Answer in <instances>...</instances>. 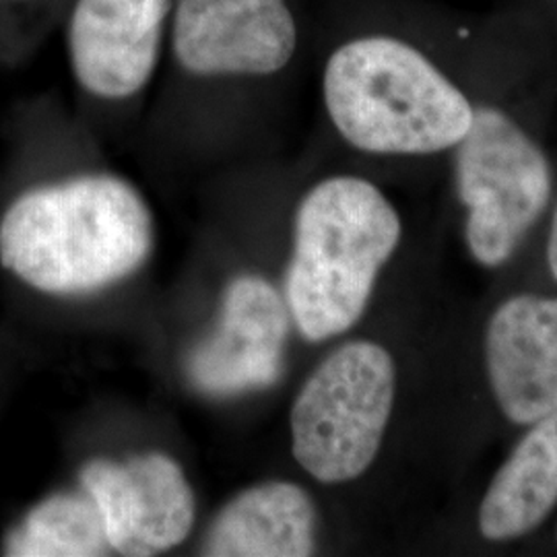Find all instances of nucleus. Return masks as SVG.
I'll use <instances>...</instances> for the list:
<instances>
[{"label":"nucleus","mask_w":557,"mask_h":557,"mask_svg":"<svg viewBox=\"0 0 557 557\" xmlns=\"http://www.w3.org/2000/svg\"><path fill=\"white\" fill-rule=\"evenodd\" d=\"M485 366L506 418L531 425L557 409V298L520 294L487 322Z\"/></svg>","instance_id":"10"},{"label":"nucleus","mask_w":557,"mask_h":557,"mask_svg":"<svg viewBox=\"0 0 557 557\" xmlns=\"http://www.w3.org/2000/svg\"><path fill=\"white\" fill-rule=\"evenodd\" d=\"M81 485L98 506L110 549L120 556H158L193 531V487L178 462L161 453L122 462L96 458L83 467Z\"/></svg>","instance_id":"7"},{"label":"nucleus","mask_w":557,"mask_h":557,"mask_svg":"<svg viewBox=\"0 0 557 557\" xmlns=\"http://www.w3.org/2000/svg\"><path fill=\"white\" fill-rule=\"evenodd\" d=\"M289 308L259 275L236 277L223 292L215 331L190 351L186 372L209 397H234L277 384L285 366Z\"/></svg>","instance_id":"8"},{"label":"nucleus","mask_w":557,"mask_h":557,"mask_svg":"<svg viewBox=\"0 0 557 557\" xmlns=\"http://www.w3.org/2000/svg\"><path fill=\"white\" fill-rule=\"evenodd\" d=\"M172 52L200 79L271 77L298 50L289 0H174Z\"/></svg>","instance_id":"6"},{"label":"nucleus","mask_w":557,"mask_h":557,"mask_svg":"<svg viewBox=\"0 0 557 557\" xmlns=\"http://www.w3.org/2000/svg\"><path fill=\"white\" fill-rule=\"evenodd\" d=\"M317 506L296 483L244 490L213 520L200 554L209 557H306L317 549Z\"/></svg>","instance_id":"11"},{"label":"nucleus","mask_w":557,"mask_h":557,"mask_svg":"<svg viewBox=\"0 0 557 557\" xmlns=\"http://www.w3.org/2000/svg\"><path fill=\"white\" fill-rule=\"evenodd\" d=\"M156 242L139 190L112 174H85L27 190L0 221V262L59 296L110 287L139 271Z\"/></svg>","instance_id":"1"},{"label":"nucleus","mask_w":557,"mask_h":557,"mask_svg":"<svg viewBox=\"0 0 557 557\" xmlns=\"http://www.w3.org/2000/svg\"><path fill=\"white\" fill-rule=\"evenodd\" d=\"M458 197L469 211L467 246L496 269L517 252L552 197V165L517 120L494 106L473 112L455 158Z\"/></svg>","instance_id":"5"},{"label":"nucleus","mask_w":557,"mask_h":557,"mask_svg":"<svg viewBox=\"0 0 557 557\" xmlns=\"http://www.w3.org/2000/svg\"><path fill=\"white\" fill-rule=\"evenodd\" d=\"M531 425L479 506V531L487 541L524 537L556 508L557 409Z\"/></svg>","instance_id":"12"},{"label":"nucleus","mask_w":557,"mask_h":557,"mask_svg":"<svg viewBox=\"0 0 557 557\" xmlns=\"http://www.w3.org/2000/svg\"><path fill=\"white\" fill-rule=\"evenodd\" d=\"M174 0H77L66 52L81 87L100 100H128L153 79Z\"/></svg>","instance_id":"9"},{"label":"nucleus","mask_w":557,"mask_h":557,"mask_svg":"<svg viewBox=\"0 0 557 557\" xmlns=\"http://www.w3.org/2000/svg\"><path fill=\"white\" fill-rule=\"evenodd\" d=\"M110 552L98 506L87 494L44 499L4 543V556L13 557H98Z\"/></svg>","instance_id":"13"},{"label":"nucleus","mask_w":557,"mask_h":557,"mask_svg":"<svg viewBox=\"0 0 557 557\" xmlns=\"http://www.w3.org/2000/svg\"><path fill=\"white\" fill-rule=\"evenodd\" d=\"M547 264L552 269V275L557 281V207L552 221V232H549V242H547Z\"/></svg>","instance_id":"14"},{"label":"nucleus","mask_w":557,"mask_h":557,"mask_svg":"<svg viewBox=\"0 0 557 557\" xmlns=\"http://www.w3.org/2000/svg\"><path fill=\"white\" fill-rule=\"evenodd\" d=\"M322 96L338 135L376 156L457 147L475 112L432 60L393 36H361L335 48L324 64Z\"/></svg>","instance_id":"2"},{"label":"nucleus","mask_w":557,"mask_h":557,"mask_svg":"<svg viewBox=\"0 0 557 557\" xmlns=\"http://www.w3.org/2000/svg\"><path fill=\"white\" fill-rule=\"evenodd\" d=\"M397 395V366L374 341L335 349L294 400L292 450L322 483H347L379 457Z\"/></svg>","instance_id":"4"},{"label":"nucleus","mask_w":557,"mask_h":557,"mask_svg":"<svg viewBox=\"0 0 557 557\" xmlns=\"http://www.w3.org/2000/svg\"><path fill=\"white\" fill-rule=\"evenodd\" d=\"M400 234L397 209L368 180L333 176L306 193L285 273V304L301 337H337L361 319Z\"/></svg>","instance_id":"3"}]
</instances>
